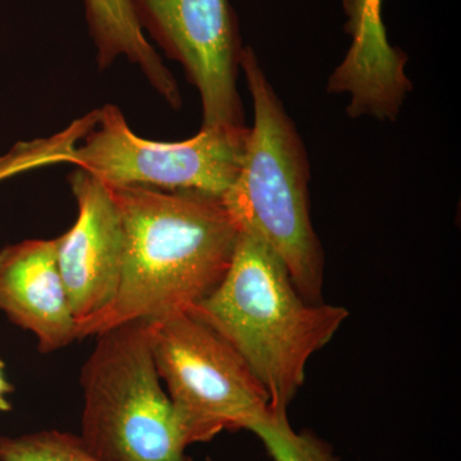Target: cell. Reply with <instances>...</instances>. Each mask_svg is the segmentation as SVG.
<instances>
[{
    "label": "cell",
    "mask_w": 461,
    "mask_h": 461,
    "mask_svg": "<svg viewBox=\"0 0 461 461\" xmlns=\"http://www.w3.org/2000/svg\"><path fill=\"white\" fill-rule=\"evenodd\" d=\"M77 203L74 226L56 239L57 262L77 339L94 335L113 305L122 276V218L111 187L77 168L69 176Z\"/></svg>",
    "instance_id": "8"
},
{
    "label": "cell",
    "mask_w": 461,
    "mask_h": 461,
    "mask_svg": "<svg viewBox=\"0 0 461 461\" xmlns=\"http://www.w3.org/2000/svg\"><path fill=\"white\" fill-rule=\"evenodd\" d=\"M0 312L32 333L41 353H54L77 339L56 239L26 240L0 249Z\"/></svg>",
    "instance_id": "9"
},
{
    "label": "cell",
    "mask_w": 461,
    "mask_h": 461,
    "mask_svg": "<svg viewBox=\"0 0 461 461\" xmlns=\"http://www.w3.org/2000/svg\"><path fill=\"white\" fill-rule=\"evenodd\" d=\"M342 7H350V5H362V3H384V0H341Z\"/></svg>",
    "instance_id": "14"
},
{
    "label": "cell",
    "mask_w": 461,
    "mask_h": 461,
    "mask_svg": "<svg viewBox=\"0 0 461 461\" xmlns=\"http://www.w3.org/2000/svg\"><path fill=\"white\" fill-rule=\"evenodd\" d=\"M131 5L144 35L198 90L203 129L245 124L238 90L244 47L230 0H131Z\"/></svg>",
    "instance_id": "7"
},
{
    "label": "cell",
    "mask_w": 461,
    "mask_h": 461,
    "mask_svg": "<svg viewBox=\"0 0 461 461\" xmlns=\"http://www.w3.org/2000/svg\"><path fill=\"white\" fill-rule=\"evenodd\" d=\"M249 432L263 442L273 461H341L332 445L311 430L291 427L287 411H269Z\"/></svg>",
    "instance_id": "11"
},
{
    "label": "cell",
    "mask_w": 461,
    "mask_h": 461,
    "mask_svg": "<svg viewBox=\"0 0 461 461\" xmlns=\"http://www.w3.org/2000/svg\"><path fill=\"white\" fill-rule=\"evenodd\" d=\"M84 5L99 68H108L126 58L140 68L148 83L173 109H180L177 81L139 26L131 0H84Z\"/></svg>",
    "instance_id": "10"
},
{
    "label": "cell",
    "mask_w": 461,
    "mask_h": 461,
    "mask_svg": "<svg viewBox=\"0 0 461 461\" xmlns=\"http://www.w3.org/2000/svg\"><path fill=\"white\" fill-rule=\"evenodd\" d=\"M187 313L242 357L276 411H287L304 384L309 359L330 344L348 317L344 306L303 299L280 258L245 230H240L223 280Z\"/></svg>",
    "instance_id": "2"
},
{
    "label": "cell",
    "mask_w": 461,
    "mask_h": 461,
    "mask_svg": "<svg viewBox=\"0 0 461 461\" xmlns=\"http://www.w3.org/2000/svg\"><path fill=\"white\" fill-rule=\"evenodd\" d=\"M5 363L0 360V411H9L12 409L8 402L7 395L14 391V387L9 384L5 375Z\"/></svg>",
    "instance_id": "13"
},
{
    "label": "cell",
    "mask_w": 461,
    "mask_h": 461,
    "mask_svg": "<svg viewBox=\"0 0 461 461\" xmlns=\"http://www.w3.org/2000/svg\"><path fill=\"white\" fill-rule=\"evenodd\" d=\"M0 461H105L91 453L80 436L58 429L0 436Z\"/></svg>",
    "instance_id": "12"
},
{
    "label": "cell",
    "mask_w": 461,
    "mask_h": 461,
    "mask_svg": "<svg viewBox=\"0 0 461 461\" xmlns=\"http://www.w3.org/2000/svg\"><path fill=\"white\" fill-rule=\"evenodd\" d=\"M158 375L187 445L223 430H249L269 411V396L248 364L190 313L148 321Z\"/></svg>",
    "instance_id": "5"
},
{
    "label": "cell",
    "mask_w": 461,
    "mask_h": 461,
    "mask_svg": "<svg viewBox=\"0 0 461 461\" xmlns=\"http://www.w3.org/2000/svg\"><path fill=\"white\" fill-rule=\"evenodd\" d=\"M240 69L253 99L254 123L223 204L240 230L258 236L280 258L303 299L321 304L324 251L311 218L304 141L253 48L244 47Z\"/></svg>",
    "instance_id": "3"
},
{
    "label": "cell",
    "mask_w": 461,
    "mask_h": 461,
    "mask_svg": "<svg viewBox=\"0 0 461 461\" xmlns=\"http://www.w3.org/2000/svg\"><path fill=\"white\" fill-rule=\"evenodd\" d=\"M249 127L200 129L189 140H148L130 129L113 104L94 112L85 142L58 153L54 162L74 163L108 186L193 191L222 198L238 177Z\"/></svg>",
    "instance_id": "6"
},
{
    "label": "cell",
    "mask_w": 461,
    "mask_h": 461,
    "mask_svg": "<svg viewBox=\"0 0 461 461\" xmlns=\"http://www.w3.org/2000/svg\"><path fill=\"white\" fill-rule=\"evenodd\" d=\"M109 187L122 218V276L93 336L130 321L187 313L223 280L240 235L218 196Z\"/></svg>",
    "instance_id": "1"
},
{
    "label": "cell",
    "mask_w": 461,
    "mask_h": 461,
    "mask_svg": "<svg viewBox=\"0 0 461 461\" xmlns=\"http://www.w3.org/2000/svg\"><path fill=\"white\" fill-rule=\"evenodd\" d=\"M80 384L81 439L105 461H193L158 375L147 321L95 336Z\"/></svg>",
    "instance_id": "4"
}]
</instances>
